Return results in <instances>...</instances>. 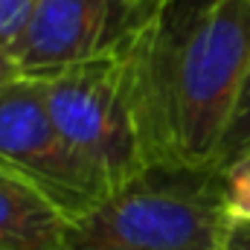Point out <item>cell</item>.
I'll return each mask as SVG.
<instances>
[{
	"mask_svg": "<svg viewBox=\"0 0 250 250\" xmlns=\"http://www.w3.org/2000/svg\"><path fill=\"white\" fill-rule=\"evenodd\" d=\"M41 87L64 140L96 172L108 195L148 169L125 56L41 76Z\"/></svg>",
	"mask_w": 250,
	"mask_h": 250,
	"instance_id": "3",
	"label": "cell"
},
{
	"mask_svg": "<svg viewBox=\"0 0 250 250\" xmlns=\"http://www.w3.org/2000/svg\"><path fill=\"white\" fill-rule=\"evenodd\" d=\"M224 250H250V224L236 221L233 224V233L227 239V248Z\"/></svg>",
	"mask_w": 250,
	"mask_h": 250,
	"instance_id": "11",
	"label": "cell"
},
{
	"mask_svg": "<svg viewBox=\"0 0 250 250\" xmlns=\"http://www.w3.org/2000/svg\"><path fill=\"white\" fill-rule=\"evenodd\" d=\"M125 59L148 166L215 169L250 64V0H166Z\"/></svg>",
	"mask_w": 250,
	"mask_h": 250,
	"instance_id": "1",
	"label": "cell"
},
{
	"mask_svg": "<svg viewBox=\"0 0 250 250\" xmlns=\"http://www.w3.org/2000/svg\"><path fill=\"white\" fill-rule=\"evenodd\" d=\"M224 175V195L233 221L250 224V154L221 172Z\"/></svg>",
	"mask_w": 250,
	"mask_h": 250,
	"instance_id": "8",
	"label": "cell"
},
{
	"mask_svg": "<svg viewBox=\"0 0 250 250\" xmlns=\"http://www.w3.org/2000/svg\"><path fill=\"white\" fill-rule=\"evenodd\" d=\"M154 3H166V0H154Z\"/></svg>",
	"mask_w": 250,
	"mask_h": 250,
	"instance_id": "12",
	"label": "cell"
},
{
	"mask_svg": "<svg viewBox=\"0 0 250 250\" xmlns=\"http://www.w3.org/2000/svg\"><path fill=\"white\" fill-rule=\"evenodd\" d=\"M163 3L154 0H38L15 59L23 76H53L96 59L125 56Z\"/></svg>",
	"mask_w": 250,
	"mask_h": 250,
	"instance_id": "5",
	"label": "cell"
},
{
	"mask_svg": "<svg viewBox=\"0 0 250 250\" xmlns=\"http://www.w3.org/2000/svg\"><path fill=\"white\" fill-rule=\"evenodd\" d=\"M233 224L221 172L148 166L70 218L62 250H224Z\"/></svg>",
	"mask_w": 250,
	"mask_h": 250,
	"instance_id": "2",
	"label": "cell"
},
{
	"mask_svg": "<svg viewBox=\"0 0 250 250\" xmlns=\"http://www.w3.org/2000/svg\"><path fill=\"white\" fill-rule=\"evenodd\" d=\"M67 221L41 189L0 166V250H62Z\"/></svg>",
	"mask_w": 250,
	"mask_h": 250,
	"instance_id": "6",
	"label": "cell"
},
{
	"mask_svg": "<svg viewBox=\"0 0 250 250\" xmlns=\"http://www.w3.org/2000/svg\"><path fill=\"white\" fill-rule=\"evenodd\" d=\"M21 76H23V70H21L18 59L12 56V50H6V47L0 44V90L9 87L12 82H18Z\"/></svg>",
	"mask_w": 250,
	"mask_h": 250,
	"instance_id": "10",
	"label": "cell"
},
{
	"mask_svg": "<svg viewBox=\"0 0 250 250\" xmlns=\"http://www.w3.org/2000/svg\"><path fill=\"white\" fill-rule=\"evenodd\" d=\"M0 166L41 189L67 218L82 215L108 195L96 172L59 131L35 76H21L0 90Z\"/></svg>",
	"mask_w": 250,
	"mask_h": 250,
	"instance_id": "4",
	"label": "cell"
},
{
	"mask_svg": "<svg viewBox=\"0 0 250 250\" xmlns=\"http://www.w3.org/2000/svg\"><path fill=\"white\" fill-rule=\"evenodd\" d=\"M245 154H250V64H248L245 84H242L239 105H236V114H233V123L227 128V137H224L221 151H218L215 169L224 172V169H230L233 163H239Z\"/></svg>",
	"mask_w": 250,
	"mask_h": 250,
	"instance_id": "7",
	"label": "cell"
},
{
	"mask_svg": "<svg viewBox=\"0 0 250 250\" xmlns=\"http://www.w3.org/2000/svg\"><path fill=\"white\" fill-rule=\"evenodd\" d=\"M35 6H38V0H0V44L6 50H12V56L29 26Z\"/></svg>",
	"mask_w": 250,
	"mask_h": 250,
	"instance_id": "9",
	"label": "cell"
}]
</instances>
